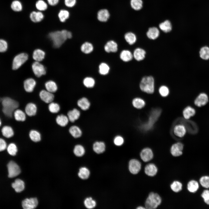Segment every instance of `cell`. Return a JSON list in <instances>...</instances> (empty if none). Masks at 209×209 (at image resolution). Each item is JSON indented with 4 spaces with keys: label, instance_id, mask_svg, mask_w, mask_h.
<instances>
[{
    "label": "cell",
    "instance_id": "1",
    "mask_svg": "<svg viewBox=\"0 0 209 209\" xmlns=\"http://www.w3.org/2000/svg\"><path fill=\"white\" fill-rule=\"evenodd\" d=\"M2 111L6 117L12 118L15 111L20 107L19 102L11 98L6 97L2 98Z\"/></svg>",
    "mask_w": 209,
    "mask_h": 209
},
{
    "label": "cell",
    "instance_id": "2",
    "mask_svg": "<svg viewBox=\"0 0 209 209\" xmlns=\"http://www.w3.org/2000/svg\"><path fill=\"white\" fill-rule=\"evenodd\" d=\"M49 38L52 41L54 47H60L68 39L72 37V33L66 30L61 31L57 30L50 33L48 35Z\"/></svg>",
    "mask_w": 209,
    "mask_h": 209
},
{
    "label": "cell",
    "instance_id": "3",
    "mask_svg": "<svg viewBox=\"0 0 209 209\" xmlns=\"http://www.w3.org/2000/svg\"><path fill=\"white\" fill-rule=\"evenodd\" d=\"M161 113V109L159 108H156L152 109L146 120L139 125L140 129L145 132L151 130L160 116Z\"/></svg>",
    "mask_w": 209,
    "mask_h": 209
},
{
    "label": "cell",
    "instance_id": "4",
    "mask_svg": "<svg viewBox=\"0 0 209 209\" xmlns=\"http://www.w3.org/2000/svg\"><path fill=\"white\" fill-rule=\"evenodd\" d=\"M161 201V198L158 194L151 192L145 201V207L147 209H156L160 205Z\"/></svg>",
    "mask_w": 209,
    "mask_h": 209
},
{
    "label": "cell",
    "instance_id": "5",
    "mask_svg": "<svg viewBox=\"0 0 209 209\" xmlns=\"http://www.w3.org/2000/svg\"><path fill=\"white\" fill-rule=\"evenodd\" d=\"M154 80L151 76L143 77L140 84L141 91L148 94L153 93L154 91Z\"/></svg>",
    "mask_w": 209,
    "mask_h": 209
},
{
    "label": "cell",
    "instance_id": "6",
    "mask_svg": "<svg viewBox=\"0 0 209 209\" xmlns=\"http://www.w3.org/2000/svg\"><path fill=\"white\" fill-rule=\"evenodd\" d=\"M28 55L25 53H19L14 57L12 62V68L16 70L19 68L27 60Z\"/></svg>",
    "mask_w": 209,
    "mask_h": 209
},
{
    "label": "cell",
    "instance_id": "7",
    "mask_svg": "<svg viewBox=\"0 0 209 209\" xmlns=\"http://www.w3.org/2000/svg\"><path fill=\"white\" fill-rule=\"evenodd\" d=\"M8 176L10 178L16 176L21 172L19 166L15 162L11 161L7 165Z\"/></svg>",
    "mask_w": 209,
    "mask_h": 209
},
{
    "label": "cell",
    "instance_id": "8",
    "mask_svg": "<svg viewBox=\"0 0 209 209\" xmlns=\"http://www.w3.org/2000/svg\"><path fill=\"white\" fill-rule=\"evenodd\" d=\"M91 103L89 99L85 96L82 97L78 99L77 105L81 111H86L88 110L91 106Z\"/></svg>",
    "mask_w": 209,
    "mask_h": 209
},
{
    "label": "cell",
    "instance_id": "9",
    "mask_svg": "<svg viewBox=\"0 0 209 209\" xmlns=\"http://www.w3.org/2000/svg\"><path fill=\"white\" fill-rule=\"evenodd\" d=\"M33 71L36 76L39 77L46 74V70L44 65L36 61L33 63L32 66Z\"/></svg>",
    "mask_w": 209,
    "mask_h": 209
},
{
    "label": "cell",
    "instance_id": "10",
    "mask_svg": "<svg viewBox=\"0 0 209 209\" xmlns=\"http://www.w3.org/2000/svg\"><path fill=\"white\" fill-rule=\"evenodd\" d=\"M39 96L42 101L47 104L53 102L55 98V95L53 93L45 90L40 91Z\"/></svg>",
    "mask_w": 209,
    "mask_h": 209
},
{
    "label": "cell",
    "instance_id": "11",
    "mask_svg": "<svg viewBox=\"0 0 209 209\" xmlns=\"http://www.w3.org/2000/svg\"><path fill=\"white\" fill-rule=\"evenodd\" d=\"M81 115V110L77 108H74L69 110L66 114L69 122L72 123H73L78 120L80 118Z\"/></svg>",
    "mask_w": 209,
    "mask_h": 209
},
{
    "label": "cell",
    "instance_id": "12",
    "mask_svg": "<svg viewBox=\"0 0 209 209\" xmlns=\"http://www.w3.org/2000/svg\"><path fill=\"white\" fill-rule=\"evenodd\" d=\"M141 163L136 159L131 160L129 163V169L132 174H138L141 170Z\"/></svg>",
    "mask_w": 209,
    "mask_h": 209
},
{
    "label": "cell",
    "instance_id": "13",
    "mask_svg": "<svg viewBox=\"0 0 209 209\" xmlns=\"http://www.w3.org/2000/svg\"><path fill=\"white\" fill-rule=\"evenodd\" d=\"M24 110L27 116H33L36 115L37 113L38 110L37 107L35 103L30 102L26 104Z\"/></svg>",
    "mask_w": 209,
    "mask_h": 209
},
{
    "label": "cell",
    "instance_id": "14",
    "mask_svg": "<svg viewBox=\"0 0 209 209\" xmlns=\"http://www.w3.org/2000/svg\"><path fill=\"white\" fill-rule=\"evenodd\" d=\"M183 145L181 143L178 142L173 144L170 148L171 154L175 157L179 156L183 154Z\"/></svg>",
    "mask_w": 209,
    "mask_h": 209
},
{
    "label": "cell",
    "instance_id": "15",
    "mask_svg": "<svg viewBox=\"0 0 209 209\" xmlns=\"http://www.w3.org/2000/svg\"><path fill=\"white\" fill-rule=\"evenodd\" d=\"M38 201L35 198H27L22 202V206L24 209H32L35 208L37 206Z\"/></svg>",
    "mask_w": 209,
    "mask_h": 209
},
{
    "label": "cell",
    "instance_id": "16",
    "mask_svg": "<svg viewBox=\"0 0 209 209\" xmlns=\"http://www.w3.org/2000/svg\"><path fill=\"white\" fill-rule=\"evenodd\" d=\"M71 136L75 139H78L82 136L83 132L81 128L78 125H71L68 129Z\"/></svg>",
    "mask_w": 209,
    "mask_h": 209
},
{
    "label": "cell",
    "instance_id": "17",
    "mask_svg": "<svg viewBox=\"0 0 209 209\" xmlns=\"http://www.w3.org/2000/svg\"><path fill=\"white\" fill-rule=\"evenodd\" d=\"M153 155L152 151L149 147L143 149L140 154L141 159L144 162H148L151 161L153 158Z\"/></svg>",
    "mask_w": 209,
    "mask_h": 209
},
{
    "label": "cell",
    "instance_id": "18",
    "mask_svg": "<svg viewBox=\"0 0 209 209\" xmlns=\"http://www.w3.org/2000/svg\"><path fill=\"white\" fill-rule=\"evenodd\" d=\"M186 129L184 125L179 123L174 126L173 131L174 135L179 138L183 137L185 134Z\"/></svg>",
    "mask_w": 209,
    "mask_h": 209
},
{
    "label": "cell",
    "instance_id": "19",
    "mask_svg": "<svg viewBox=\"0 0 209 209\" xmlns=\"http://www.w3.org/2000/svg\"><path fill=\"white\" fill-rule=\"evenodd\" d=\"M55 120L57 124L62 127L66 126L69 122L67 115L63 113L58 114L56 116Z\"/></svg>",
    "mask_w": 209,
    "mask_h": 209
},
{
    "label": "cell",
    "instance_id": "20",
    "mask_svg": "<svg viewBox=\"0 0 209 209\" xmlns=\"http://www.w3.org/2000/svg\"><path fill=\"white\" fill-rule=\"evenodd\" d=\"M208 101V97L207 94L204 93H201L196 98L194 103L196 106L201 107L206 105Z\"/></svg>",
    "mask_w": 209,
    "mask_h": 209
},
{
    "label": "cell",
    "instance_id": "21",
    "mask_svg": "<svg viewBox=\"0 0 209 209\" xmlns=\"http://www.w3.org/2000/svg\"><path fill=\"white\" fill-rule=\"evenodd\" d=\"M36 85L35 81L33 78H29L24 81V87L26 91L30 93L33 91Z\"/></svg>",
    "mask_w": 209,
    "mask_h": 209
},
{
    "label": "cell",
    "instance_id": "22",
    "mask_svg": "<svg viewBox=\"0 0 209 209\" xmlns=\"http://www.w3.org/2000/svg\"><path fill=\"white\" fill-rule=\"evenodd\" d=\"M31 21L34 23H38L44 19V15L41 11H33L30 13L29 16Z\"/></svg>",
    "mask_w": 209,
    "mask_h": 209
},
{
    "label": "cell",
    "instance_id": "23",
    "mask_svg": "<svg viewBox=\"0 0 209 209\" xmlns=\"http://www.w3.org/2000/svg\"><path fill=\"white\" fill-rule=\"evenodd\" d=\"M1 132L3 137L8 138L13 137L15 134V131L12 127L8 125L3 127L1 129Z\"/></svg>",
    "mask_w": 209,
    "mask_h": 209
},
{
    "label": "cell",
    "instance_id": "24",
    "mask_svg": "<svg viewBox=\"0 0 209 209\" xmlns=\"http://www.w3.org/2000/svg\"><path fill=\"white\" fill-rule=\"evenodd\" d=\"M144 171L145 174L147 176H153L156 174L158 172V168L154 164L150 163L146 165Z\"/></svg>",
    "mask_w": 209,
    "mask_h": 209
},
{
    "label": "cell",
    "instance_id": "25",
    "mask_svg": "<svg viewBox=\"0 0 209 209\" xmlns=\"http://www.w3.org/2000/svg\"><path fill=\"white\" fill-rule=\"evenodd\" d=\"M13 116L15 120L18 122H24L26 120L27 118L25 111L20 109H17L15 111Z\"/></svg>",
    "mask_w": 209,
    "mask_h": 209
},
{
    "label": "cell",
    "instance_id": "26",
    "mask_svg": "<svg viewBox=\"0 0 209 209\" xmlns=\"http://www.w3.org/2000/svg\"><path fill=\"white\" fill-rule=\"evenodd\" d=\"M93 151L96 153L100 154L103 153L105 150L106 145L104 142L96 141L93 143Z\"/></svg>",
    "mask_w": 209,
    "mask_h": 209
},
{
    "label": "cell",
    "instance_id": "27",
    "mask_svg": "<svg viewBox=\"0 0 209 209\" xmlns=\"http://www.w3.org/2000/svg\"><path fill=\"white\" fill-rule=\"evenodd\" d=\"M29 136L30 140L35 143L39 142L42 140L41 133L35 129H31L29 131Z\"/></svg>",
    "mask_w": 209,
    "mask_h": 209
},
{
    "label": "cell",
    "instance_id": "28",
    "mask_svg": "<svg viewBox=\"0 0 209 209\" xmlns=\"http://www.w3.org/2000/svg\"><path fill=\"white\" fill-rule=\"evenodd\" d=\"M110 17V13L107 9H103L100 10L98 12L97 17L98 20L102 22L107 21Z\"/></svg>",
    "mask_w": 209,
    "mask_h": 209
},
{
    "label": "cell",
    "instance_id": "29",
    "mask_svg": "<svg viewBox=\"0 0 209 209\" xmlns=\"http://www.w3.org/2000/svg\"><path fill=\"white\" fill-rule=\"evenodd\" d=\"M104 49L107 53L116 52L118 50V45L114 41H109L105 45Z\"/></svg>",
    "mask_w": 209,
    "mask_h": 209
},
{
    "label": "cell",
    "instance_id": "30",
    "mask_svg": "<svg viewBox=\"0 0 209 209\" xmlns=\"http://www.w3.org/2000/svg\"><path fill=\"white\" fill-rule=\"evenodd\" d=\"M131 104L133 107L137 109L143 108L146 104L145 101L139 97H136L133 98L132 100Z\"/></svg>",
    "mask_w": 209,
    "mask_h": 209
},
{
    "label": "cell",
    "instance_id": "31",
    "mask_svg": "<svg viewBox=\"0 0 209 209\" xmlns=\"http://www.w3.org/2000/svg\"><path fill=\"white\" fill-rule=\"evenodd\" d=\"M12 186L17 192H21L24 190L25 188V184L24 182L19 179H16L14 182L12 183Z\"/></svg>",
    "mask_w": 209,
    "mask_h": 209
},
{
    "label": "cell",
    "instance_id": "32",
    "mask_svg": "<svg viewBox=\"0 0 209 209\" xmlns=\"http://www.w3.org/2000/svg\"><path fill=\"white\" fill-rule=\"evenodd\" d=\"M146 52L143 49L137 48L134 51L133 56L137 61H140L143 60L145 57Z\"/></svg>",
    "mask_w": 209,
    "mask_h": 209
},
{
    "label": "cell",
    "instance_id": "33",
    "mask_svg": "<svg viewBox=\"0 0 209 209\" xmlns=\"http://www.w3.org/2000/svg\"><path fill=\"white\" fill-rule=\"evenodd\" d=\"M195 113V111L194 108L190 106L185 107L183 111V115L184 119L188 120L190 117L193 116Z\"/></svg>",
    "mask_w": 209,
    "mask_h": 209
},
{
    "label": "cell",
    "instance_id": "34",
    "mask_svg": "<svg viewBox=\"0 0 209 209\" xmlns=\"http://www.w3.org/2000/svg\"><path fill=\"white\" fill-rule=\"evenodd\" d=\"M159 35V31L156 27L149 28L147 33L148 37L152 39H155L158 37Z\"/></svg>",
    "mask_w": 209,
    "mask_h": 209
},
{
    "label": "cell",
    "instance_id": "35",
    "mask_svg": "<svg viewBox=\"0 0 209 209\" xmlns=\"http://www.w3.org/2000/svg\"><path fill=\"white\" fill-rule=\"evenodd\" d=\"M48 109L51 113L58 114L60 110L61 107L59 103L53 101L48 104Z\"/></svg>",
    "mask_w": 209,
    "mask_h": 209
},
{
    "label": "cell",
    "instance_id": "36",
    "mask_svg": "<svg viewBox=\"0 0 209 209\" xmlns=\"http://www.w3.org/2000/svg\"><path fill=\"white\" fill-rule=\"evenodd\" d=\"M45 55V53L43 51L40 49H36L33 52V57L36 61L39 62L44 59Z\"/></svg>",
    "mask_w": 209,
    "mask_h": 209
},
{
    "label": "cell",
    "instance_id": "37",
    "mask_svg": "<svg viewBox=\"0 0 209 209\" xmlns=\"http://www.w3.org/2000/svg\"><path fill=\"white\" fill-rule=\"evenodd\" d=\"M46 90L51 93L56 92L58 89V87L55 82L52 80L47 82L45 84Z\"/></svg>",
    "mask_w": 209,
    "mask_h": 209
},
{
    "label": "cell",
    "instance_id": "38",
    "mask_svg": "<svg viewBox=\"0 0 209 209\" xmlns=\"http://www.w3.org/2000/svg\"><path fill=\"white\" fill-rule=\"evenodd\" d=\"M121 59L125 62L131 60L133 57V55L130 51L127 50H124L121 51L120 54Z\"/></svg>",
    "mask_w": 209,
    "mask_h": 209
},
{
    "label": "cell",
    "instance_id": "39",
    "mask_svg": "<svg viewBox=\"0 0 209 209\" xmlns=\"http://www.w3.org/2000/svg\"><path fill=\"white\" fill-rule=\"evenodd\" d=\"M58 16L60 21L61 22L63 23L69 18L70 13L67 10L61 9L59 11Z\"/></svg>",
    "mask_w": 209,
    "mask_h": 209
},
{
    "label": "cell",
    "instance_id": "40",
    "mask_svg": "<svg viewBox=\"0 0 209 209\" xmlns=\"http://www.w3.org/2000/svg\"><path fill=\"white\" fill-rule=\"evenodd\" d=\"M159 27L164 32L168 33L171 30L172 25L169 21L166 20L159 24Z\"/></svg>",
    "mask_w": 209,
    "mask_h": 209
},
{
    "label": "cell",
    "instance_id": "41",
    "mask_svg": "<svg viewBox=\"0 0 209 209\" xmlns=\"http://www.w3.org/2000/svg\"><path fill=\"white\" fill-rule=\"evenodd\" d=\"M199 188L198 183L196 181L192 180L189 181L187 184L188 190L191 192L194 193L197 191Z\"/></svg>",
    "mask_w": 209,
    "mask_h": 209
},
{
    "label": "cell",
    "instance_id": "42",
    "mask_svg": "<svg viewBox=\"0 0 209 209\" xmlns=\"http://www.w3.org/2000/svg\"><path fill=\"white\" fill-rule=\"evenodd\" d=\"M93 48L92 44L88 42H84L82 45L81 47V51L85 54H89L91 53L93 51Z\"/></svg>",
    "mask_w": 209,
    "mask_h": 209
},
{
    "label": "cell",
    "instance_id": "43",
    "mask_svg": "<svg viewBox=\"0 0 209 209\" xmlns=\"http://www.w3.org/2000/svg\"><path fill=\"white\" fill-rule=\"evenodd\" d=\"M124 38L126 41L130 45L134 44L136 40L135 34L131 32L126 33L124 35Z\"/></svg>",
    "mask_w": 209,
    "mask_h": 209
},
{
    "label": "cell",
    "instance_id": "44",
    "mask_svg": "<svg viewBox=\"0 0 209 209\" xmlns=\"http://www.w3.org/2000/svg\"><path fill=\"white\" fill-rule=\"evenodd\" d=\"M35 6L36 9L39 11H44L47 9L48 5L43 0H38L36 2Z\"/></svg>",
    "mask_w": 209,
    "mask_h": 209
},
{
    "label": "cell",
    "instance_id": "45",
    "mask_svg": "<svg viewBox=\"0 0 209 209\" xmlns=\"http://www.w3.org/2000/svg\"><path fill=\"white\" fill-rule=\"evenodd\" d=\"M85 152L84 148L83 146L80 144L76 145L75 146L73 152L77 156L80 157L83 155Z\"/></svg>",
    "mask_w": 209,
    "mask_h": 209
},
{
    "label": "cell",
    "instance_id": "46",
    "mask_svg": "<svg viewBox=\"0 0 209 209\" xmlns=\"http://www.w3.org/2000/svg\"><path fill=\"white\" fill-rule=\"evenodd\" d=\"M200 56L204 60L209 59V47L205 46L202 47L199 51Z\"/></svg>",
    "mask_w": 209,
    "mask_h": 209
},
{
    "label": "cell",
    "instance_id": "47",
    "mask_svg": "<svg viewBox=\"0 0 209 209\" xmlns=\"http://www.w3.org/2000/svg\"><path fill=\"white\" fill-rule=\"evenodd\" d=\"M83 84L84 86L88 88H93L95 86V82L94 80L92 78L87 77L83 80Z\"/></svg>",
    "mask_w": 209,
    "mask_h": 209
},
{
    "label": "cell",
    "instance_id": "48",
    "mask_svg": "<svg viewBox=\"0 0 209 209\" xmlns=\"http://www.w3.org/2000/svg\"><path fill=\"white\" fill-rule=\"evenodd\" d=\"M90 175V172L86 167H82L79 170L78 173V176L81 179H87Z\"/></svg>",
    "mask_w": 209,
    "mask_h": 209
},
{
    "label": "cell",
    "instance_id": "49",
    "mask_svg": "<svg viewBox=\"0 0 209 209\" xmlns=\"http://www.w3.org/2000/svg\"><path fill=\"white\" fill-rule=\"evenodd\" d=\"M143 2L142 0H131L130 5L131 8L136 10H140L143 7Z\"/></svg>",
    "mask_w": 209,
    "mask_h": 209
},
{
    "label": "cell",
    "instance_id": "50",
    "mask_svg": "<svg viewBox=\"0 0 209 209\" xmlns=\"http://www.w3.org/2000/svg\"><path fill=\"white\" fill-rule=\"evenodd\" d=\"M110 69L108 65L105 63H101L99 66V72L102 75H106L109 72Z\"/></svg>",
    "mask_w": 209,
    "mask_h": 209
},
{
    "label": "cell",
    "instance_id": "51",
    "mask_svg": "<svg viewBox=\"0 0 209 209\" xmlns=\"http://www.w3.org/2000/svg\"><path fill=\"white\" fill-rule=\"evenodd\" d=\"M170 188L174 192H178L181 191L182 189V185L178 181H174L171 184Z\"/></svg>",
    "mask_w": 209,
    "mask_h": 209
},
{
    "label": "cell",
    "instance_id": "52",
    "mask_svg": "<svg viewBox=\"0 0 209 209\" xmlns=\"http://www.w3.org/2000/svg\"><path fill=\"white\" fill-rule=\"evenodd\" d=\"M11 7L12 9L15 12H20L22 9V4L18 0L13 1L12 3Z\"/></svg>",
    "mask_w": 209,
    "mask_h": 209
},
{
    "label": "cell",
    "instance_id": "53",
    "mask_svg": "<svg viewBox=\"0 0 209 209\" xmlns=\"http://www.w3.org/2000/svg\"><path fill=\"white\" fill-rule=\"evenodd\" d=\"M113 140L114 144L118 146L122 145L124 144L125 141L124 137L119 134L115 136L114 137Z\"/></svg>",
    "mask_w": 209,
    "mask_h": 209
},
{
    "label": "cell",
    "instance_id": "54",
    "mask_svg": "<svg viewBox=\"0 0 209 209\" xmlns=\"http://www.w3.org/2000/svg\"><path fill=\"white\" fill-rule=\"evenodd\" d=\"M8 153L12 156H15L17 152V148L16 145L14 143H10L7 147Z\"/></svg>",
    "mask_w": 209,
    "mask_h": 209
},
{
    "label": "cell",
    "instance_id": "55",
    "mask_svg": "<svg viewBox=\"0 0 209 209\" xmlns=\"http://www.w3.org/2000/svg\"><path fill=\"white\" fill-rule=\"evenodd\" d=\"M85 206L87 208L92 209L94 208L96 206V202L92 198L90 197L87 198L84 201Z\"/></svg>",
    "mask_w": 209,
    "mask_h": 209
},
{
    "label": "cell",
    "instance_id": "56",
    "mask_svg": "<svg viewBox=\"0 0 209 209\" xmlns=\"http://www.w3.org/2000/svg\"><path fill=\"white\" fill-rule=\"evenodd\" d=\"M200 184L206 188H209V176H204L201 177L199 180Z\"/></svg>",
    "mask_w": 209,
    "mask_h": 209
},
{
    "label": "cell",
    "instance_id": "57",
    "mask_svg": "<svg viewBox=\"0 0 209 209\" xmlns=\"http://www.w3.org/2000/svg\"><path fill=\"white\" fill-rule=\"evenodd\" d=\"M159 92L162 97H165L168 96L169 93L168 88L165 86H161L159 89Z\"/></svg>",
    "mask_w": 209,
    "mask_h": 209
},
{
    "label": "cell",
    "instance_id": "58",
    "mask_svg": "<svg viewBox=\"0 0 209 209\" xmlns=\"http://www.w3.org/2000/svg\"><path fill=\"white\" fill-rule=\"evenodd\" d=\"M8 48V44L7 42L2 39H0V52L3 53L6 51Z\"/></svg>",
    "mask_w": 209,
    "mask_h": 209
},
{
    "label": "cell",
    "instance_id": "59",
    "mask_svg": "<svg viewBox=\"0 0 209 209\" xmlns=\"http://www.w3.org/2000/svg\"><path fill=\"white\" fill-rule=\"evenodd\" d=\"M201 195L205 202L207 204L209 205V190H204Z\"/></svg>",
    "mask_w": 209,
    "mask_h": 209
},
{
    "label": "cell",
    "instance_id": "60",
    "mask_svg": "<svg viewBox=\"0 0 209 209\" xmlns=\"http://www.w3.org/2000/svg\"><path fill=\"white\" fill-rule=\"evenodd\" d=\"M76 0H64L65 5L69 8H72L76 5Z\"/></svg>",
    "mask_w": 209,
    "mask_h": 209
},
{
    "label": "cell",
    "instance_id": "61",
    "mask_svg": "<svg viewBox=\"0 0 209 209\" xmlns=\"http://www.w3.org/2000/svg\"><path fill=\"white\" fill-rule=\"evenodd\" d=\"M7 143L3 138H0V152L5 150L7 147Z\"/></svg>",
    "mask_w": 209,
    "mask_h": 209
},
{
    "label": "cell",
    "instance_id": "62",
    "mask_svg": "<svg viewBox=\"0 0 209 209\" xmlns=\"http://www.w3.org/2000/svg\"><path fill=\"white\" fill-rule=\"evenodd\" d=\"M48 3L50 6H54L58 3L59 0H47Z\"/></svg>",
    "mask_w": 209,
    "mask_h": 209
},
{
    "label": "cell",
    "instance_id": "63",
    "mask_svg": "<svg viewBox=\"0 0 209 209\" xmlns=\"http://www.w3.org/2000/svg\"><path fill=\"white\" fill-rule=\"evenodd\" d=\"M136 208L137 209H146V208L143 206H138Z\"/></svg>",
    "mask_w": 209,
    "mask_h": 209
},
{
    "label": "cell",
    "instance_id": "64",
    "mask_svg": "<svg viewBox=\"0 0 209 209\" xmlns=\"http://www.w3.org/2000/svg\"><path fill=\"white\" fill-rule=\"evenodd\" d=\"M2 125V121L1 120V118H0V127Z\"/></svg>",
    "mask_w": 209,
    "mask_h": 209
}]
</instances>
